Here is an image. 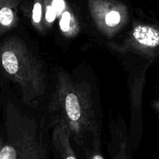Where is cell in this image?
Instances as JSON below:
<instances>
[{
  "label": "cell",
  "instance_id": "obj_2",
  "mask_svg": "<svg viewBox=\"0 0 159 159\" xmlns=\"http://www.w3.org/2000/svg\"><path fill=\"white\" fill-rule=\"evenodd\" d=\"M0 159H49L43 129L34 117L7 104Z\"/></svg>",
  "mask_w": 159,
  "mask_h": 159
},
{
  "label": "cell",
  "instance_id": "obj_1",
  "mask_svg": "<svg viewBox=\"0 0 159 159\" xmlns=\"http://www.w3.org/2000/svg\"><path fill=\"white\" fill-rule=\"evenodd\" d=\"M51 124H63L79 149L89 146L100 136V107L90 85L58 75L49 107Z\"/></svg>",
  "mask_w": 159,
  "mask_h": 159
},
{
  "label": "cell",
  "instance_id": "obj_8",
  "mask_svg": "<svg viewBox=\"0 0 159 159\" xmlns=\"http://www.w3.org/2000/svg\"><path fill=\"white\" fill-rule=\"evenodd\" d=\"M102 2L107 12L104 16V21L106 24L109 26H115L119 24L121 20V16L119 10L116 7L114 9L112 8L114 3L107 0H102Z\"/></svg>",
  "mask_w": 159,
  "mask_h": 159
},
{
  "label": "cell",
  "instance_id": "obj_12",
  "mask_svg": "<svg viewBox=\"0 0 159 159\" xmlns=\"http://www.w3.org/2000/svg\"><path fill=\"white\" fill-rule=\"evenodd\" d=\"M55 12L53 9L52 6H49L47 9L46 12V20H48L49 23H51L54 20V18H55Z\"/></svg>",
  "mask_w": 159,
  "mask_h": 159
},
{
  "label": "cell",
  "instance_id": "obj_7",
  "mask_svg": "<svg viewBox=\"0 0 159 159\" xmlns=\"http://www.w3.org/2000/svg\"><path fill=\"white\" fill-rule=\"evenodd\" d=\"M110 148V159H133L132 151L126 140H120Z\"/></svg>",
  "mask_w": 159,
  "mask_h": 159
},
{
  "label": "cell",
  "instance_id": "obj_10",
  "mask_svg": "<svg viewBox=\"0 0 159 159\" xmlns=\"http://www.w3.org/2000/svg\"><path fill=\"white\" fill-rule=\"evenodd\" d=\"M33 20L34 23H38L41 19V5L39 2H37L34 5V9H33Z\"/></svg>",
  "mask_w": 159,
  "mask_h": 159
},
{
  "label": "cell",
  "instance_id": "obj_3",
  "mask_svg": "<svg viewBox=\"0 0 159 159\" xmlns=\"http://www.w3.org/2000/svg\"><path fill=\"white\" fill-rule=\"evenodd\" d=\"M1 55L3 69L20 86L25 102H37L46 89V75L41 61L16 37L6 39L2 43Z\"/></svg>",
  "mask_w": 159,
  "mask_h": 159
},
{
  "label": "cell",
  "instance_id": "obj_11",
  "mask_svg": "<svg viewBox=\"0 0 159 159\" xmlns=\"http://www.w3.org/2000/svg\"><path fill=\"white\" fill-rule=\"evenodd\" d=\"M52 8L55 13H60L65 8V2H64L63 0H54Z\"/></svg>",
  "mask_w": 159,
  "mask_h": 159
},
{
  "label": "cell",
  "instance_id": "obj_9",
  "mask_svg": "<svg viewBox=\"0 0 159 159\" xmlns=\"http://www.w3.org/2000/svg\"><path fill=\"white\" fill-rule=\"evenodd\" d=\"M70 22H71V15L68 12H65L62 14L61 19L60 21L61 29L63 31H68L69 30Z\"/></svg>",
  "mask_w": 159,
  "mask_h": 159
},
{
  "label": "cell",
  "instance_id": "obj_5",
  "mask_svg": "<svg viewBox=\"0 0 159 159\" xmlns=\"http://www.w3.org/2000/svg\"><path fill=\"white\" fill-rule=\"evenodd\" d=\"M133 36L141 44L150 48L159 45V31L155 28L144 25H139L134 30Z\"/></svg>",
  "mask_w": 159,
  "mask_h": 159
},
{
  "label": "cell",
  "instance_id": "obj_4",
  "mask_svg": "<svg viewBox=\"0 0 159 159\" xmlns=\"http://www.w3.org/2000/svg\"><path fill=\"white\" fill-rule=\"evenodd\" d=\"M71 142L67 127L63 124L54 125L51 138L54 159H79Z\"/></svg>",
  "mask_w": 159,
  "mask_h": 159
},
{
  "label": "cell",
  "instance_id": "obj_6",
  "mask_svg": "<svg viewBox=\"0 0 159 159\" xmlns=\"http://www.w3.org/2000/svg\"><path fill=\"white\" fill-rule=\"evenodd\" d=\"M20 0H0V24L2 30L12 26L16 20V11Z\"/></svg>",
  "mask_w": 159,
  "mask_h": 159
}]
</instances>
